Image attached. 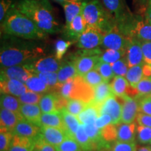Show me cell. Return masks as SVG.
Wrapping results in <instances>:
<instances>
[{
    "mask_svg": "<svg viewBox=\"0 0 151 151\" xmlns=\"http://www.w3.org/2000/svg\"><path fill=\"white\" fill-rule=\"evenodd\" d=\"M16 6L46 34L58 33L61 30V25L55 18L53 9L48 0H20Z\"/></svg>",
    "mask_w": 151,
    "mask_h": 151,
    "instance_id": "1",
    "label": "cell"
},
{
    "mask_svg": "<svg viewBox=\"0 0 151 151\" xmlns=\"http://www.w3.org/2000/svg\"><path fill=\"white\" fill-rule=\"evenodd\" d=\"M1 27L7 35L25 39H43L47 35L32 19L20 12L16 5L11 6Z\"/></svg>",
    "mask_w": 151,
    "mask_h": 151,
    "instance_id": "2",
    "label": "cell"
},
{
    "mask_svg": "<svg viewBox=\"0 0 151 151\" xmlns=\"http://www.w3.org/2000/svg\"><path fill=\"white\" fill-rule=\"evenodd\" d=\"M81 13L88 26L98 28L104 35L117 25L115 18L99 0L84 1Z\"/></svg>",
    "mask_w": 151,
    "mask_h": 151,
    "instance_id": "3",
    "label": "cell"
},
{
    "mask_svg": "<svg viewBox=\"0 0 151 151\" xmlns=\"http://www.w3.org/2000/svg\"><path fill=\"white\" fill-rule=\"evenodd\" d=\"M44 55V50L40 47L18 48L6 47L1 50L0 63L1 69L24 64H31Z\"/></svg>",
    "mask_w": 151,
    "mask_h": 151,
    "instance_id": "4",
    "label": "cell"
},
{
    "mask_svg": "<svg viewBox=\"0 0 151 151\" xmlns=\"http://www.w3.org/2000/svg\"><path fill=\"white\" fill-rule=\"evenodd\" d=\"M122 34L141 41H151V24L129 14L121 23L117 24Z\"/></svg>",
    "mask_w": 151,
    "mask_h": 151,
    "instance_id": "5",
    "label": "cell"
},
{
    "mask_svg": "<svg viewBox=\"0 0 151 151\" xmlns=\"http://www.w3.org/2000/svg\"><path fill=\"white\" fill-rule=\"evenodd\" d=\"M101 53L102 52L98 48L83 49L81 51H78L73 60L78 74L84 76L88 71L95 69L101 61L100 55Z\"/></svg>",
    "mask_w": 151,
    "mask_h": 151,
    "instance_id": "6",
    "label": "cell"
},
{
    "mask_svg": "<svg viewBox=\"0 0 151 151\" xmlns=\"http://www.w3.org/2000/svg\"><path fill=\"white\" fill-rule=\"evenodd\" d=\"M94 88L86 82L83 76L77 75L73 78L70 99L81 100L90 104L94 101Z\"/></svg>",
    "mask_w": 151,
    "mask_h": 151,
    "instance_id": "7",
    "label": "cell"
},
{
    "mask_svg": "<svg viewBox=\"0 0 151 151\" xmlns=\"http://www.w3.org/2000/svg\"><path fill=\"white\" fill-rule=\"evenodd\" d=\"M122 102L123 99L122 97L113 95L108 98L102 104L98 105L99 115L108 114L111 117L112 123L117 124L121 121Z\"/></svg>",
    "mask_w": 151,
    "mask_h": 151,
    "instance_id": "8",
    "label": "cell"
},
{
    "mask_svg": "<svg viewBox=\"0 0 151 151\" xmlns=\"http://www.w3.org/2000/svg\"><path fill=\"white\" fill-rule=\"evenodd\" d=\"M129 37L122 34L118 27V25L104 35L101 46L106 49L116 50H126Z\"/></svg>",
    "mask_w": 151,
    "mask_h": 151,
    "instance_id": "9",
    "label": "cell"
},
{
    "mask_svg": "<svg viewBox=\"0 0 151 151\" xmlns=\"http://www.w3.org/2000/svg\"><path fill=\"white\" fill-rule=\"evenodd\" d=\"M103 37L104 33L101 30L88 25L77 40V46L81 49L86 50L97 48L102 43Z\"/></svg>",
    "mask_w": 151,
    "mask_h": 151,
    "instance_id": "10",
    "label": "cell"
},
{
    "mask_svg": "<svg viewBox=\"0 0 151 151\" xmlns=\"http://www.w3.org/2000/svg\"><path fill=\"white\" fill-rule=\"evenodd\" d=\"M34 74L35 73L32 67V63L3 68L1 70V78L15 79L24 83Z\"/></svg>",
    "mask_w": 151,
    "mask_h": 151,
    "instance_id": "11",
    "label": "cell"
},
{
    "mask_svg": "<svg viewBox=\"0 0 151 151\" xmlns=\"http://www.w3.org/2000/svg\"><path fill=\"white\" fill-rule=\"evenodd\" d=\"M125 58L127 59L129 68L145 63L143 60L141 41L135 38H130L126 50Z\"/></svg>",
    "mask_w": 151,
    "mask_h": 151,
    "instance_id": "12",
    "label": "cell"
},
{
    "mask_svg": "<svg viewBox=\"0 0 151 151\" xmlns=\"http://www.w3.org/2000/svg\"><path fill=\"white\" fill-rule=\"evenodd\" d=\"M122 111L121 122L124 123H132L137 119L139 111V102L137 99L127 95L122 97Z\"/></svg>",
    "mask_w": 151,
    "mask_h": 151,
    "instance_id": "13",
    "label": "cell"
},
{
    "mask_svg": "<svg viewBox=\"0 0 151 151\" xmlns=\"http://www.w3.org/2000/svg\"><path fill=\"white\" fill-rule=\"evenodd\" d=\"M40 135L46 142L54 146L60 145L66 138L69 137L65 129L48 126H41Z\"/></svg>",
    "mask_w": 151,
    "mask_h": 151,
    "instance_id": "14",
    "label": "cell"
},
{
    "mask_svg": "<svg viewBox=\"0 0 151 151\" xmlns=\"http://www.w3.org/2000/svg\"><path fill=\"white\" fill-rule=\"evenodd\" d=\"M60 60L54 56L40 58L32 63L35 73L37 72H58L61 67Z\"/></svg>",
    "mask_w": 151,
    "mask_h": 151,
    "instance_id": "15",
    "label": "cell"
},
{
    "mask_svg": "<svg viewBox=\"0 0 151 151\" xmlns=\"http://www.w3.org/2000/svg\"><path fill=\"white\" fill-rule=\"evenodd\" d=\"M102 2L105 8L115 18L117 24L123 22L129 15L122 0H102Z\"/></svg>",
    "mask_w": 151,
    "mask_h": 151,
    "instance_id": "16",
    "label": "cell"
},
{
    "mask_svg": "<svg viewBox=\"0 0 151 151\" xmlns=\"http://www.w3.org/2000/svg\"><path fill=\"white\" fill-rule=\"evenodd\" d=\"M1 94H8L16 97H20L28 90L27 87L21 81L15 79L1 78L0 83Z\"/></svg>",
    "mask_w": 151,
    "mask_h": 151,
    "instance_id": "17",
    "label": "cell"
},
{
    "mask_svg": "<svg viewBox=\"0 0 151 151\" xmlns=\"http://www.w3.org/2000/svg\"><path fill=\"white\" fill-rule=\"evenodd\" d=\"M87 27V22L85 20L82 13H81L73 19L69 25L65 27V32L70 40L73 41H77Z\"/></svg>",
    "mask_w": 151,
    "mask_h": 151,
    "instance_id": "18",
    "label": "cell"
},
{
    "mask_svg": "<svg viewBox=\"0 0 151 151\" xmlns=\"http://www.w3.org/2000/svg\"><path fill=\"white\" fill-rule=\"evenodd\" d=\"M13 135L35 138L41 133V127L32 122L23 119L20 120L11 131Z\"/></svg>",
    "mask_w": 151,
    "mask_h": 151,
    "instance_id": "19",
    "label": "cell"
},
{
    "mask_svg": "<svg viewBox=\"0 0 151 151\" xmlns=\"http://www.w3.org/2000/svg\"><path fill=\"white\" fill-rule=\"evenodd\" d=\"M23 117L20 112L8 110L6 109H1L0 112V124L1 128L11 132L13 129L20 120H23Z\"/></svg>",
    "mask_w": 151,
    "mask_h": 151,
    "instance_id": "20",
    "label": "cell"
},
{
    "mask_svg": "<svg viewBox=\"0 0 151 151\" xmlns=\"http://www.w3.org/2000/svg\"><path fill=\"white\" fill-rule=\"evenodd\" d=\"M35 138L13 136L9 151H33L35 149Z\"/></svg>",
    "mask_w": 151,
    "mask_h": 151,
    "instance_id": "21",
    "label": "cell"
},
{
    "mask_svg": "<svg viewBox=\"0 0 151 151\" xmlns=\"http://www.w3.org/2000/svg\"><path fill=\"white\" fill-rule=\"evenodd\" d=\"M20 113L24 119L41 127L40 119L42 113L39 105L22 104L20 108Z\"/></svg>",
    "mask_w": 151,
    "mask_h": 151,
    "instance_id": "22",
    "label": "cell"
},
{
    "mask_svg": "<svg viewBox=\"0 0 151 151\" xmlns=\"http://www.w3.org/2000/svg\"><path fill=\"white\" fill-rule=\"evenodd\" d=\"M83 2V0H67L62 4L66 20L65 27L69 25L73 19L81 14Z\"/></svg>",
    "mask_w": 151,
    "mask_h": 151,
    "instance_id": "23",
    "label": "cell"
},
{
    "mask_svg": "<svg viewBox=\"0 0 151 151\" xmlns=\"http://www.w3.org/2000/svg\"><path fill=\"white\" fill-rule=\"evenodd\" d=\"M118 130V139L117 140L123 142H135L136 129L137 126L134 122L132 123L117 124Z\"/></svg>",
    "mask_w": 151,
    "mask_h": 151,
    "instance_id": "24",
    "label": "cell"
},
{
    "mask_svg": "<svg viewBox=\"0 0 151 151\" xmlns=\"http://www.w3.org/2000/svg\"><path fill=\"white\" fill-rule=\"evenodd\" d=\"M60 113L62 116L65 131L67 132L69 137L74 138L76 132H77L81 125L78 118L77 116L68 112L66 109H62L60 111Z\"/></svg>",
    "mask_w": 151,
    "mask_h": 151,
    "instance_id": "25",
    "label": "cell"
},
{
    "mask_svg": "<svg viewBox=\"0 0 151 151\" xmlns=\"http://www.w3.org/2000/svg\"><path fill=\"white\" fill-rule=\"evenodd\" d=\"M94 92H95L94 99L92 104L97 106L102 104L111 96L115 95L111 89V85L109 84V82H105V81L96 86L94 88Z\"/></svg>",
    "mask_w": 151,
    "mask_h": 151,
    "instance_id": "26",
    "label": "cell"
},
{
    "mask_svg": "<svg viewBox=\"0 0 151 151\" xmlns=\"http://www.w3.org/2000/svg\"><path fill=\"white\" fill-rule=\"evenodd\" d=\"M41 126H48L65 129L62 116L60 111L53 113H42L40 119Z\"/></svg>",
    "mask_w": 151,
    "mask_h": 151,
    "instance_id": "27",
    "label": "cell"
},
{
    "mask_svg": "<svg viewBox=\"0 0 151 151\" xmlns=\"http://www.w3.org/2000/svg\"><path fill=\"white\" fill-rule=\"evenodd\" d=\"M74 139L84 151H91L97 148L96 145L87 134L84 124H81L78 129L76 132Z\"/></svg>",
    "mask_w": 151,
    "mask_h": 151,
    "instance_id": "28",
    "label": "cell"
},
{
    "mask_svg": "<svg viewBox=\"0 0 151 151\" xmlns=\"http://www.w3.org/2000/svg\"><path fill=\"white\" fill-rule=\"evenodd\" d=\"M100 116L98 106L94 104H90L85 110L77 116L81 124H87L95 123L96 120Z\"/></svg>",
    "mask_w": 151,
    "mask_h": 151,
    "instance_id": "29",
    "label": "cell"
},
{
    "mask_svg": "<svg viewBox=\"0 0 151 151\" xmlns=\"http://www.w3.org/2000/svg\"><path fill=\"white\" fill-rule=\"evenodd\" d=\"M78 74L77 69L73 62H69L62 65L58 71V83H64L69 79L75 78Z\"/></svg>",
    "mask_w": 151,
    "mask_h": 151,
    "instance_id": "30",
    "label": "cell"
},
{
    "mask_svg": "<svg viewBox=\"0 0 151 151\" xmlns=\"http://www.w3.org/2000/svg\"><path fill=\"white\" fill-rule=\"evenodd\" d=\"M24 84L27 87L28 90H32L35 92H37V93L43 94L52 90L50 86L45 83L36 74H34L31 77H29Z\"/></svg>",
    "mask_w": 151,
    "mask_h": 151,
    "instance_id": "31",
    "label": "cell"
},
{
    "mask_svg": "<svg viewBox=\"0 0 151 151\" xmlns=\"http://www.w3.org/2000/svg\"><path fill=\"white\" fill-rule=\"evenodd\" d=\"M110 85L113 94L117 97H122L127 95V90L129 84L127 79L124 78L123 76H115Z\"/></svg>",
    "mask_w": 151,
    "mask_h": 151,
    "instance_id": "32",
    "label": "cell"
},
{
    "mask_svg": "<svg viewBox=\"0 0 151 151\" xmlns=\"http://www.w3.org/2000/svg\"><path fill=\"white\" fill-rule=\"evenodd\" d=\"M42 113L58 112L56 109V97L55 92L43 95L39 103Z\"/></svg>",
    "mask_w": 151,
    "mask_h": 151,
    "instance_id": "33",
    "label": "cell"
},
{
    "mask_svg": "<svg viewBox=\"0 0 151 151\" xmlns=\"http://www.w3.org/2000/svg\"><path fill=\"white\" fill-rule=\"evenodd\" d=\"M144 64L129 67V69H128L127 74L125 76L126 79L129 83V86L133 88H137L138 83L144 76L143 73V67Z\"/></svg>",
    "mask_w": 151,
    "mask_h": 151,
    "instance_id": "34",
    "label": "cell"
},
{
    "mask_svg": "<svg viewBox=\"0 0 151 151\" xmlns=\"http://www.w3.org/2000/svg\"><path fill=\"white\" fill-rule=\"evenodd\" d=\"M22 103L18 98L14 97V95L8 94H3L1 96V107L3 109L20 112V108Z\"/></svg>",
    "mask_w": 151,
    "mask_h": 151,
    "instance_id": "35",
    "label": "cell"
},
{
    "mask_svg": "<svg viewBox=\"0 0 151 151\" xmlns=\"http://www.w3.org/2000/svg\"><path fill=\"white\" fill-rule=\"evenodd\" d=\"M126 50H116L113 49H106L100 55L102 62L113 64L125 56Z\"/></svg>",
    "mask_w": 151,
    "mask_h": 151,
    "instance_id": "36",
    "label": "cell"
},
{
    "mask_svg": "<svg viewBox=\"0 0 151 151\" xmlns=\"http://www.w3.org/2000/svg\"><path fill=\"white\" fill-rule=\"evenodd\" d=\"M55 147L57 151H82L79 143L73 137H68L58 146Z\"/></svg>",
    "mask_w": 151,
    "mask_h": 151,
    "instance_id": "37",
    "label": "cell"
},
{
    "mask_svg": "<svg viewBox=\"0 0 151 151\" xmlns=\"http://www.w3.org/2000/svg\"><path fill=\"white\" fill-rule=\"evenodd\" d=\"M88 105H89L88 104L84 102L83 101H81V100L70 99L68 101L66 110L71 114L77 116L81 112H83L88 106Z\"/></svg>",
    "mask_w": 151,
    "mask_h": 151,
    "instance_id": "38",
    "label": "cell"
},
{
    "mask_svg": "<svg viewBox=\"0 0 151 151\" xmlns=\"http://www.w3.org/2000/svg\"><path fill=\"white\" fill-rule=\"evenodd\" d=\"M101 135L105 142H114L118 139L117 125L114 124H109L105 126L101 129Z\"/></svg>",
    "mask_w": 151,
    "mask_h": 151,
    "instance_id": "39",
    "label": "cell"
},
{
    "mask_svg": "<svg viewBox=\"0 0 151 151\" xmlns=\"http://www.w3.org/2000/svg\"><path fill=\"white\" fill-rule=\"evenodd\" d=\"M95 69H97L100 73L105 82H109V81L114 77L115 74L111 64L102 62L101 60L96 67Z\"/></svg>",
    "mask_w": 151,
    "mask_h": 151,
    "instance_id": "40",
    "label": "cell"
},
{
    "mask_svg": "<svg viewBox=\"0 0 151 151\" xmlns=\"http://www.w3.org/2000/svg\"><path fill=\"white\" fill-rule=\"evenodd\" d=\"M138 95L134 98L148 96L151 94V76H143L137 86Z\"/></svg>",
    "mask_w": 151,
    "mask_h": 151,
    "instance_id": "41",
    "label": "cell"
},
{
    "mask_svg": "<svg viewBox=\"0 0 151 151\" xmlns=\"http://www.w3.org/2000/svg\"><path fill=\"white\" fill-rule=\"evenodd\" d=\"M35 74L43 82L53 89L58 84V72H37Z\"/></svg>",
    "mask_w": 151,
    "mask_h": 151,
    "instance_id": "42",
    "label": "cell"
},
{
    "mask_svg": "<svg viewBox=\"0 0 151 151\" xmlns=\"http://www.w3.org/2000/svg\"><path fill=\"white\" fill-rule=\"evenodd\" d=\"M83 76L86 82L92 87H93V88H95L98 85H99L104 81L102 76L100 74V73L95 69L88 71V73H86Z\"/></svg>",
    "mask_w": 151,
    "mask_h": 151,
    "instance_id": "43",
    "label": "cell"
},
{
    "mask_svg": "<svg viewBox=\"0 0 151 151\" xmlns=\"http://www.w3.org/2000/svg\"><path fill=\"white\" fill-rule=\"evenodd\" d=\"M74 41H65L59 39L55 43V57L58 60H60L65 55L68 48L73 44Z\"/></svg>",
    "mask_w": 151,
    "mask_h": 151,
    "instance_id": "44",
    "label": "cell"
},
{
    "mask_svg": "<svg viewBox=\"0 0 151 151\" xmlns=\"http://www.w3.org/2000/svg\"><path fill=\"white\" fill-rule=\"evenodd\" d=\"M137 136L138 141L140 143H151V127L139 124L137 127Z\"/></svg>",
    "mask_w": 151,
    "mask_h": 151,
    "instance_id": "45",
    "label": "cell"
},
{
    "mask_svg": "<svg viewBox=\"0 0 151 151\" xmlns=\"http://www.w3.org/2000/svg\"><path fill=\"white\" fill-rule=\"evenodd\" d=\"M42 97L40 93L35 92L32 90H28L25 93L18 97L19 100L22 104H38Z\"/></svg>",
    "mask_w": 151,
    "mask_h": 151,
    "instance_id": "46",
    "label": "cell"
},
{
    "mask_svg": "<svg viewBox=\"0 0 151 151\" xmlns=\"http://www.w3.org/2000/svg\"><path fill=\"white\" fill-rule=\"evenodd\" d=\"M111 65L112 66L113 71L116 76H126V74H127L129 66H128L125 56L116 62H114V63L111 64Z\"/></svg>",
    "mask_w": 151,
    "mask_h": 151,
    "instance_id": "47",
    "label": "cell"
},
{
    "mask_svg": "<svg viewBox=\"0 0 151 151\" xmlns=\"http://www.w3.org/2000/svg\"><path fill=\"white\" fill-rule=\"evenodd\" d=\"M0 129V151H9L14 135L11 132L8 130L2 128Z\"/></svg>",
    "mask_w": 151,
    "mask_h": 151,
    "instance_id": "48",
    "label": "cell"
},
{
    "mask_svg": "<svg viewBox=\"0 0 151 151\" xmlns=\"http://www.w3.org/2000/svg\"><path fill=\"white\" fill-rule=\"evenodd\" d=\"M135 142H123L116 141L113 143L111 151H137Z\"/></svg>",
    "mask_w": 151,
    "mask_h": 151,
    "instance_id": "49",
    "label": "cell"
},
{
    "mask_svg": "<svg viewBox=\"0 0 151 151\" xmlns=\"http://www.w3.org/2000/svg\"><path fill=\"white\" fill-rule=\"evenodd\" d=\"M136 99H140L139 102V113H144L151 116V99L148 96L137 97Z\"/></svg>",
    "mask_w": 151,
    "mask_h": 151,
    "instance_id": "50",
    "label": "cell"
},
{
    "mask_svg": "<svg viewBox=\"0 0 151 151\" xmlns=\"http://www.w3.org/2000/svg\"><path fill=\"white\" fill-rule=\"evenodd\" d=\"M35 149L37 151H57L55 147L47 143L41 138L40 134L35 137Z\"/></svg>",
    "mask_w": 151,
    "mask_h": 151,
    "instance_id": "51",
    "label": "cell"
},
{
    "mask_svg": "<svg viewBox=\"0 0 151 151\" xmlns=\"http://www.w3.org/2000/svg\"><path fill=\"white\" fill-rule=\"evenodd\" d=\"M141 48L145 64L151 65V41H141Z\"/></svg>",
    "mask_w": 151,
    "mask_h": 151,
    "instance_id": "52",
    "label": "cell"
},
{
    "mask_svg": "<svg viewBox=\"0 0 151 151\" xmlns=\"http://www.w3.org/2000/svg\"><path fill=\"white\" fill-rule=\"evenodd\" d=\"M11 0H1L0 2V22L2 23L7 14L12 6Z\"/></svg>",
    "mask_w": 151,
    "mask_h": 151,
    "instance_id": "53",
    "label": "cell"
},
{
    "mask_svg": "<svg viewBox=\"0 0 151 151\" xmlns=\"http://www.w3.org/2000/svg\"><path fill=\"white\" fill-rule=\"evenodd\" d=\"M112 123L111 117L108 114H102L98 117L95 121V124L99 129H102L105 126Z\"/></svg>",
    "mask_w": 151,
    "mask_h": 151,
    "instance_id": "54",
    "label": "cell"
},
{
    "mask_svg": "<svg viewBox=\"0 0 151 151\" xmlns=\"http://www.w3.org/2000/svg\"><path fill=\"white\" fill-rule=\"evenodd\" d=\"M137 122L139 125L151 127V116L142 113H139L137 117Z\"/></svg>",
    "mask_w": 151,
    "mask_h": 151,
    "instance_id": "55",
    "label": "cell"
},
{
    "mask_svg": "<svg viewBox=\"0 0 151 151\" xmlns=\"http://www.w3.org/2000/svg\"><path fill=\"white\" fill-rule=\"evenodd\" d=\"M145 20L151 24V0H148L146 4V9L145 13Z\"/></svg>",
    "mask_w": 151,
    "mask_h": 151,
    "instance_id": "56",
    "label": "cell"
},
{
    "mask_svg": "<svg viewBox=\"0 0 151 151\" xmlns=\"http://www.w3.org/2000/svg\"><path fill=\"white\" fill-rule=\"evenodd\" d=\"M143 73L144 76H151V65L148 64H144L143 67Z\"/></svg>",
    "mask_w": 151,
    "mask_h": 151,
    "instance_id": "57",
    "label": "cell"
},
{
    "mask_svg": "<svg viewBox=\"0 0 151 151\" xmlns=\"http://www.w3.org/2000/svg\"><path fill=\"white\" fill-rule=\"evenodd\" d=\"M137 151H151V148L150 147H141V148H139Z\"/></svg>",
    "mask_w": 151,
    "mask_h": 151,
    "instance_id": "58",
    "label": "cell"
},
{
    "mask_svg": "<svg viewBox=\"0 0 151 151\" xmlns=\"http://www.w3.org/2000/svg\"><path fill=\"white\" fill-rule=\"evenodd\" d=\"M138 1H139V2L141 4L145 6V5H146L148 0H138Z\"/></svg>",
    "mask_w": 151,
    "mask_h": 151,
    "instance_id": "59",
    "label": "cell"
},
{
    "mask_svg": "<svg viewBox=\"0 0 151 151\" xmlns=\"http://www.w3.org/2000/svg\"><path fill=\"white\" fill-rule=\"evenodd\" d=\"M99 151H109L108 149H106V148H104V149H102V150H99Z\"/></svg>",
    "mask_w": 151,
    "mask_h": 151,
    "instance_id": "60",
    "label": "cell"
},
{
    "mask_svg": "<svg viewBox=\"0 0 151 151\" xmlns=\"http://www.w3.org/2000/svg\"><path fill=\"white\" fill-rule=\"evenodd\" d=\"M148 97H150V99H151V96H149V95H148Z\"/></svg>",
    "mask_w": 151,
    "mask_h": 151,
    "instance_id": "61",
    "label": "cell"
},
{
    "mask_svg": "<svg viewBox=\"0 0 151 151\" xmlns=\"http://www.w3.org/2000/svg\"><path fill=\"white\" fill-rule=\"evenodd\" d=\"M33 151H37V150H36V149H35V150H34Z\"/></svg>",
    "mask_w": 151,
    "mask_h": 151,
    "instance_id": "62",
    "label": "cell"
},
{
    "mask_svg": "<svg viewBox=\"0 0 151 151\" xmlns=\"http://www.w3.org/2000/svg\"><path fill=\"white\" fill-rule=\"evenodd\" d=\"M149 96H151V94H149Z\"/></svg>",
    "mask_w": 151,
    "mask_h": 151,
    "instance_id": "63",
    "label": "cell"
}]
</instances>
